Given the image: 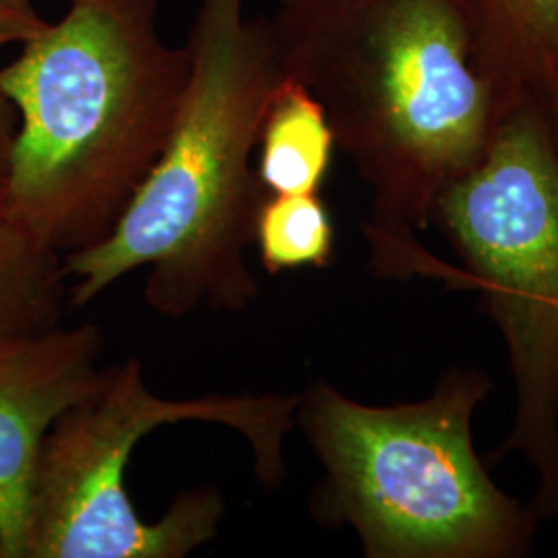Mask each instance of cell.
Wrapping results in <instances>:
<instances>
[{"mask_svg": "<svg viewBox=\"0 0 558 558\" xmlns=\"http://www.w3.org/2000/svg\"><path fill=\"white\" fill-rule=\"evenodd\" d=\"M269 21L288 77L323 104L336 147L371 191V271L458 283L418 232L507 112L480 71L461 0H278Z\"/></svg>", "mask_w": 558, "mask_h": 558, "instance_id": "cell-1", "label": "cell"}, {"mask_svg": "<svg viewBox=\"0 0 558 558\" xmlns=\"http://www.w3.org/2000/svg\"><path fill=\"white\" fill-rule=\"evenodd\" d=\"M184 44L191 77L160 158L112 232L62 257L73 308L137 269H147L145 304L166 319L257 300L248 248L267 191L255 158L288 73L271 21L248 15L246 0H199Z\"/></svg>", "mask_w": 558, "mask_h": 558, "instance_id": "cell-2", "label": "cell"}, {"mask_svg": "<svg viewBox=\"0 0 558 558\" xmlns=\"http://www.w3.org/2000/svg\"><path fill=\"white\" fill-rule=\"evenodd\" d=\"M161 0H69L0 69L17 110L2 197L60 257L117 226L160 158L191 77Z\"/></svg>", "mask_w": 558, "mask_h": 558, "instance_id": "cell-3", "label": "cell"}, {"mask_svg": "<svg viewBox=\"0 0 558 558\" xmlns=\"http://www.w3.org/2000/svg\"><path fill=\"white\" fill-rule=\"evenodd\" d=\"M493 387L478 368H451L428 398L368 405L308 385L296 428L323 468L313 515L352 527L368 558L525 557L538 519L500 490L472 440Z\"/></svg>", "mask_w": 558, "mask_h": 558, "instance_id": "cell-4", "label": "cell"}, {"mask_svg": "<svg viewBox=\"0 0 558 558\" xmlns=\"http://www.w3.org/2000/svg\"><path fill=\"white\" fill-rule=\"evenodd\" d=\"M299 396L236 393L170 399L154 393L143 362L104 366L92 393L48 430L36 463L25 558H182L216 538L226 513L218 488L180 493L145 521L126 493V468L154 430L182 422L218 424L246 440L260 486L286 480L283 442L296 428Z\"/></svg>", "mask_w": 558, "mask_h": 558, "instance_id": "cell-5", "label": "cell"}, {"mask_svg": "<svg viewBox=\"0 0 558 558\" xmlns=\"http://www.w3.org/2000/svg\"><path fill=\"white\" fill-rule=\"evenodd\" d=\"M433 223L509 350L518 410L495 459H527L538 478L532 513L558 519V158L538 104L500 117L484 158L440 195Z\"/></svg>", "mask_w": 558, "mask_h": 558, "instance_id": "cell-6", "label": "cell"}, {"mask_svg": "<svg viewBox=\"0 0 558 558\" xmlns=\"http://www.w3.org/2000/svg\"><path fill=\"white\" fill-rule=\"evenodd\" d=\"M101 350L104 336L94 323L0 341V558H25L41 442L100 383Z\"/></svg>", "mask_w": 558, "mask_h": 558, "instance_id": "cell-7", "label": "cell"}, {"mask_svg": "<svg viewBox=\"0 0 558 558\" xmlns=\"http://www.w3.org/2000/svg\"><path fill=\"white\" fill-rule=\"evenodd\" d=\"M480 71L509 110L523 101L548 114L558 94V0H461Z\"/></svg>", "mask_w": 558, "mask_h": 558, "instance_id": "cell-8", "label": "cell"}, {"mask_svg": "<svg viewBox=\"0 0 558 558\" xmlns=\"http://www.w3.org/2000/svg\"><path fill=\"white\" fill-rule=\"evenodd\" d=\"M336 137L313 92L286 77L267 106L257 143V174L267 195L319 193L329 174Z\"/></svg>", "mask_w": 558, "mask_h": 558, "instance_id": "cell-9", "label": "cell"}, {"mask_svg": "<svg viewBox=\"0 0 558 558\" xmlns=\"http://www.w3.org/2000/svg\"><path fill=\"white\" fill-rule=\"evenodd\" d=\"M66 306L62 257L0 195V341L57 327Z\"/></svg>", "mask_w": 558, "mask_h": 558, "instance_id": "cell-10", "label": "cell"}, {"mask_svg": "<svg viewBox=\"0 0 558 558\" xmlns=\"http://www.w3.org/2000/svg\"><path fill=\"white\" fill-rule=\"evenodd\" d=\"M255 246L269 276L329 267L336 255V230L319 193L267 195L255 223Z\"/></svg>", "mask_w": 558, "mask_h": 558, "instance_id": "cell-11", "label": "cell"}, {"mask_svg": "<svg viewBox=\"0 0 558 558\" xmlns=\"http://www.w3.org/2000/svg\"><path fill=\"white\" fill-rule=\"evenodd\" d=\"M48 25L34 0H0V48L25 44Z\"/></svg>", "mask_w": 558, "mask_h": 558, "instance_id": "cell-12", "label": "cell"}, {"mask_svg": "<svg viewBox=\"0 0 558 558\" xmlns=\"http://www.w3.org/2000/svg\"><path fill=\"white\" fill-rule=\"evenodd\" d=\"M17 110L11 104V100L2 94L0 89V195L4 191V182H7V170H9V158H11V149H13V141L17 135Z\"/></svg>", "mask_w": 558, "mask_h": 558, "instance_id": "cell-13", "label": "cell"}, {"mask_svg": "<svg viewBox=\"0 0 558 558\" xmlns=\"http://www.w3.org/2000/svg\"><path fill=\"white\" fill-rule=\"evenodd\" d=\"M550 131H553V143H555V151H557L558 158V94L557 100L553 104V110H550Z\"/></svg>", "mask_w": 558, "mask_h": 558, "instance_id": "cell-14", "label": "cell"}, {"mask_svg": "<svg viewBox=\"0 0 558 558\" xmlns=\"http://www.w3.org/2000/svg\"><path fill=\"white\" fill-rule=\"evenodd\" d=\"M66 2H69V0H66Z\"/></svg>", "mask_w": 558, "mask_h": 558, "instance_id": "cell-15", "label": "cell"}]
</instances>
